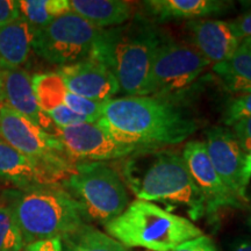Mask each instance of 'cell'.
<instances>
[{"label": "cell", "mask_w": 251, "mask_h": 251, "mask_svg": "<svg viewBox=\"0 0 251 251\" xmlns=\"http://www.w3.org/2000/svg\"><path fill=\"white\" fill-rule=\"evenodd\" d=\"M171 251H218V249L212 238L203 234L194 240L183 243Z\"/></svg>", "instance_id": "27"}, {"label": "cell", "mask_w": 251, "mask_h": 251, "mask_svg": "<svg viewBox=\"0 0 251 251\" xmlns=\"http://www.w3.org/2000/svg\"><path fill=\"white\" fill-rule=\"evenodd\" d=\"M35 31L21 17L0 28V70L20 69L28 61Z\"/></svg>", "instance_id": "19"}, {"label": "cell", "mask_w": 251, "mask_h": 251, "mask_svg": "<svg viewBox=\"0 0 251 251\" xmlns=\"http://www.w3.org/2000/svg\"><path fill=\"white\" fill-rule=\"evenodd\" d=\"M52 135L59 140L67 155L75 163L117 161L136 151L134 147L113 139L97 122L55 127Z\"/></svg>", "instance_id": "11"}, {"label": "cell", "mask_w": 251, "mask_h": 251, "mask_svg": "<svg viewBox=\"0 0 251 251\" xmlns=\"http://www.w3.org/2000/svg\"><path fill=\"white\" fill-rule=\"evenodd\" d=\"M26 247L13 213L5 203L0 205V251H23Z\"/></svg>", "instance_id": "24"}, {"label": "cell", "mask_w": 251, "mask_h": 251, "mask_svg": "<svg viewBox=\"0 0 251 251\" xmlns=\"http://www.w3.org/2000/svg\"><path fill=\"white\" fill-rule=\"evenodd\" d=\"M31 83L37 102L45 114L56 107L65 106L91 122H97L101 117L103 102L93 101L72 93L57 72L34 75Z\"/></svg>", "instance_id": "15"}, {"label": "cell", "mask_w": 251, "mask_h": 251, "mask_svg": "<svg viewBox=\"0 0 251 251\" xmlns=\"http://www.w3.org/2000/svg\"><path fill=\"white\" fill-rule=\"evenodd\" d=\"M147 15L155 23L169 20H199L220 15L233 7L224 0H147L142 4Z\"/></svg>", "instance_id": "18"}, {"label": "cell", "mask_w": 251, "mask_h": 251, "mask_svg": "<svg viewBox=\"0 0 251 251\" xmlns=\"http://www.w3.org/2000/svg\"><path fill=\"white\" fill-rule=\"evenodd\" d=\"M248 118H251V93L237 96L228 103L224 114V124L229 128L237 121Z\"/></svg>", "instance_id": "25"}, {"label": "cell", "mask_w": 251, "mask_h": 251, "mask_svg": "<svg viewBox=\"0 0 251 251\" xmlns=\"http://www.w3.org/2000/svg\"><path fill=\"white\" fill-rule=\"evenodd\" d=\"M241 149L246 153L251 150V118L237 121L230 127Z\"/></svg>", "instance_id": "26"}, {"label": "cell", "mask_w": 251, "mask_h": 251, "mask_svg": "<svg viewBox=\"0 0 251 251\" xmlns=\"http://www.w3.org/2000/svg\"><path fill=\"white\" fill-rule=\"evenodd\" d=\"M23 251H63V242L59 238L37 241L27 244Z\"/></svg>", "instance_id": "30"}, {"label": "cell", "mask_w": 251, "mask_h": 251, "mask_svg": "<svg viewBox=\"0 0 251 251\" xmlns=\"http://www.w3.org/2000/svg\"><path fill=\"white\" fill-rule=\"evenodd\" d=\"M0 179L18 188L61 184L65 177L30 158L0 139Z\"/></svg>", "instance_id": "17"}, {"label": "cell", "mask_w": 251, "mask_h": 251, "mask_svg": "<svg viewBox=\"0 0 251 251\" xmlns=\"http://www.w3.org/2000/svg\"><path fill=\"white\" fill-rule=\"evenodd\" d=\"M56 72L69 91L93 101L105 102L120 92V86L112 72L93 57L61 67Z\"/></svg>", "instance_id": "12"}, {"label": "cell", "mask_w": 251, "mask_h": 251, "mask_svg": "<svg viewBox=\"0 0 251 251\" xmlns=\"http://www.w3.org/2000/svg\"><path fill=\"white\" fill-rule=\"evenodd\" d=\"M121 176L137 200L185 207L193 221L205 216V200L178 150H136L125 158Z\"/></svg>", "instance_id": "2"}, {"label": "cell", "mask_w": 251, "mask_h": 251, "mask_svg": "<svg viewBox=\"0 0 251 251\" xmlns=\"http://www.w3.org/2000/svg\"><path fill=\"white\" fill-rule=\"evenodd\" d=\"M229 24L235 35L241 41L251 37V12L234 19L233 21H229Z\"/></svg>", "instance_id": "29"}, {"label": "cell", "mask_w": 251, "mask_h": 251, "mask_svg": "<svg viewBox=\"0 0 251 251\" xmlns=\"http://www.w3.org/2000/svg\"><path fill=\"white\" fill-rule=\"evenodd\" d=\"M248 225L251 228V207H250V211H249V215H248Z\"/></svg>", "instance_id": "34"}, {"label": "cell", "mask_w": 251, "mask_h": 251, "mask_svg": "<svg viewBox=\"0 0 251 251\" xmlns=\"http://www.w3.org/2000/svg\"><path fill=\"white\" fill-rule=\"evenodd\" d=\"M241 43H242V45H243L244 47H247L248 49L251 50V37H249V39H246V40H243L242 42H241Z\"/></svg>", "instance_id": "33"}, {"label": "cell", "mask_w": 251, "mask_h": 251, "mask_svg": "<svg viewBox=\"0 0 251 251\" xmlns=\"http://www.w3.org/2000/svg\"><path fill=\"white\" fill-rule=\"evenodd\" d=\"M103 227L107 235L125 247L150 251H171L203 235L190 219L144 200L131 201Z\"/></svg>", "instance_id": "5"}, {"label": "cell", "mask_w": 251, "mask_h": 251, "mask_svg": "<svg viewBox=\"0 0 251 251\" xmlns=\"http://www.w3.org/2000/svg\"><path fill=\"white\" fill-rule=\"evenodd\" d=\"M181 156L191 177L205 200V216L216 225L222 208H244L242 199L231 192L221 180L207 153L205 142L190 141L185 144Z\"/></svg>", "instance_id": "10"}, {"label": "cell", "mask_w": 251, "mask_h": 251, "mask_svg": "<svg viewBox=\"0 0 251 251\" xmlns=\"http://www.w3.org/2000/svg\"><path fill=\"white\" fill-rule=\"evenodd\" d=\"M251 180V150L244 153L242 171H241V186L244 192H247L248 185Z\"/></svg>", "instance_id": "31"}, {"label": "cell", "mask_w": 251, "mask_h": 251, "mask_svg": "<svg viewBox=\"0 0 251 251\" xmlns=\"http://www.w3.org/2000/svg\"><path fill=\"white\" fill-rule=\"evenodd\" d=\"M20 18L17 0H0V28Z\"/></svg>", "instance_id": "28"}, {"label": "cell", "mask_w": 251, "mask_h": 251, "mask_svg": "<svg viewBox=\"0 0 251 251\" xmlns=\"http://www.w3.org/2000/svg\"><path fill=\"white\" fill-rule=\"evenodd\" d=\"M18 4L20 17L36 29L71 12L70 0H19Z\"/></svg>", "instance_id": "23"}, {"label": "cell", "mask_w": 251, "mask_h": 251, "mask_svg": "<svg viewBox=\"0 0 251 251\" xmlns=\"http://www.w3.org/2000/svg\"><path fill=\"white\" fill-rule=\"evenodd\" d=\"M213 72L231 93H251V50L241 43L228 61L213 65Z\"/></svg>", "instance_id": "21"}, {"label": "cell", "mask_w": 251, "mask_h": 251, "mask_svg": "<svg viewBox=\"0 0 251 251\" xmlns=\"http://www.w3.org/2000/svg\"><path fill=\"white\" fill-rule=\"evenodd\" d=\"M97 124L118 142L136 150L177 146L199 128L197 119L179 101L152 96L107 100Z\"/></svg>", "instance_id": "1"}, {"label": "cell", "mask_w": 251, "mask_h": 251, "mask_svg": "<svg viewBox=\"0 0 251 251\" xmlns=\"http://www.w3.org/2000/svg\"><path fill=\"white\" fill-rule=\"evenodd\" d=\"M0 94L1 106L39 126L43 130L54 134L55 125L45 114L37 102L31 83V76L23 69L0 70Z\"/></svg>", "instance_id": "14"}, {"label": "cell", "mask_w": 251, "mask_h": 251, "mask_svg": "<svg viewBox=\"0 0 251 251\" xmlns=\"http://www.w3.org/2000/svg\"><path fill=\"white\" fill-rule=\"evenodd\" d=\"M166 36L155 21L134 15L121 26L100 29L90 57L112 72L124 96H142L153 57Z\"/></svg>", "instance_id": "3"}, {"label": "cell", "mask_w": 251, "mask_h": 251, "mask_svg": "<svg viewBox=\"0 0 251 251\" xmlns=\"http://www.w3.org/2000/svg\"><path fill=\"white\" fill-rule=\"evenodd\" d=\"M5 205L13 213L26 246L51 238L63 241L86 224L79 205L62 184L7 191Z\"/></svg>", "instance_id": "4"}, {"label": "cell", "mask_w": 251, "mask_h": 251, "mask_svg": "<svg viewBox=\"0 0 251 251\" xmlns=\"http://www.w3.org/2000/svg\"><path fill=\"white\" fill-rule=\"evenodd\" d=\"M211 62L190 42L166 36L157 50L142 96L176 100L190 87Z\"/></svg>", "instance_id": "7"}, {"label": "cell", "mask_w": 251, "mask_h": 251, "mask_svg": "<svg viewBox=\"0 0 251 251\" xmlns=\"http://www.w3.org/2000/svg\"><path fill=\"white\" fill-rule=\"evenodd\" d=\"M63 251H133L93 226L85 224L62 241Z\"/></svg>", "instance_id": "22"}, {"label": "cell", "mask_w": 251, "mask_h": 251, "mask_svg": "<svg viewBox=\"0 0 251 251\" xmlns=\"http://www.w3.org/2000/svg\"><path fill=\"white\" fill-rule=\"evenodd\" d=\"M72 13L98 29L121 26L134 18V5L124 0H70Z\"/></svg>", "instance_id": "20"}, {"label": "cell", "mask_w": 251, "mask_h": 251, "mask_svg": "<svg viewBox=\"0 0 251 251\" xmlns=\"http://www.w3.org/2000/svg\"><path fill=\"white\" fill-rule=\"evenodd\" d=\"M99 33L98 28L70 12L37 28L33 50L50 64L67 67L90 57Z\"/></svg>", "instance_id": "8"}, {"label": "cell", "mask_w": 251, "mask_h": 251, "mask_svg": "<svg viewBox=\"0 0 251 251\" xmlns=\"http://www.w3.org/2000/svg\"><path fill=\"white\" fill-rule=\"evenodd\" d=\"M0 108H1V94H0Z\"/></svg>", "instance_id": "35"}, {"label": "cell", "mask_w": 251, "mask_h": 251, "mask_svg": "<svg viewBox=\"0 0 251 251\" xmlns=\"http://www.w3.org/2000/svg\"><path fill=\"white\" fill-rule=\"evenodd\" d=\"M231 251H251V238L238 241L231 248Z\"/></svg>", "instance_id": "32"}, {"label": "cell", "mask_w": 251, "mask_h": 251, "mask_svg": "<svg viewBox=\"0 0 251 251\" xmlns=\"http://www.w3.org/2000/svg\"><path fill=\"white\" fill-rule=\"evenodd\" d=\"M61 184L79 205L86 224L107 225L130 203L121 174L106 162H77Z\"/></svg>", "instance_id": "6"}, {"label": "cell", "mask_w": 251, "mask_h": 251, "mask_svg": "<svg viewBox=\"0 0 251 251\" xmlns=\"http://www.w3.org/2000/svg\"><path fill=\"white\" fill-rule=\"evenodd\" d=\"M191 45L199 50L209 62L218 64L228 61L235 54L241 41L235 35L230 24L214 19H199L188 21Z\"/></svg>", "instance_id": "16"}, {"label": "cell", "mask_w": 251, "mask_h": 251, "mask_svg": "<svg viewBox=\"0 0 251 251\" xmlns=\"http://www.w3.org/2000/svg\"><path fill=\"white\" fill-rule=\"evenodd\" d=\"M0 139L65 179L76 168L57 137L5 106L0 108Z\"/></svg>", "instance_id": "9"}, {"label": "cell", "mask_w": 251, "mask_h": 251, "mask_svg": "<svg viewBox=\"0 0 251 251\" xmlns=\"http://www.w3.org/2000/svg\"><path fill=\"white\" fill-rule=\"evenodd\" d=\"M205 147L211 163L226 186L249 203L247 192L241 186L244 152L230 128L213 127L207 130Z\"/></svg>", "instance_id": "13"}]
</instances>
